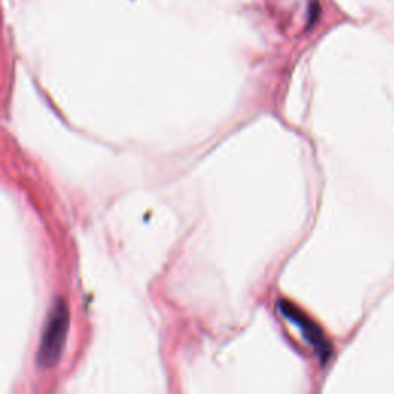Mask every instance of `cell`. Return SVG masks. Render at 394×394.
Instances as JSON below:
<instances>
[{
    "label": "cell",
    "instance_id": "6da1fadb",
    "mask_svg": "<svg viewBox=\"0 0 394 394\" xmlns=\"http://www.w3.org/2000/svg\"><path fill=\"white\" fill-rule=\"evenodd\" d=\"M70 328V310L65 299H54L48 310L44 326L42 341L37 351V362L40 368H53L62 357Z\"/></svg>",
    "mask_w": 394,
    "mask_h": 394
},
{
    "label": "cell",
    "instance_id": "7a4b0ae2",
    "mask_svg": "<svg viewBox=\"0 0 394 394\" xmlns=\"http://www.w3.org/2000/svg\"><path fill=\"white\" fill-rule=\"evenodd\" d=\"M281 310H282V313L286 319L291 320L293 324H296L300 328L302 333L305 334V339L316 348V351L319 352V356L324 357V359H328V356H330V345L326 343L322 331H320L319 328L313 322H311L310 319L303 316V313H300L299 310H296V307L290 305V303L282 302Z\"/></svg>",
    "mask_w": 394,
    "mask_h": 394
}]
</instances>
